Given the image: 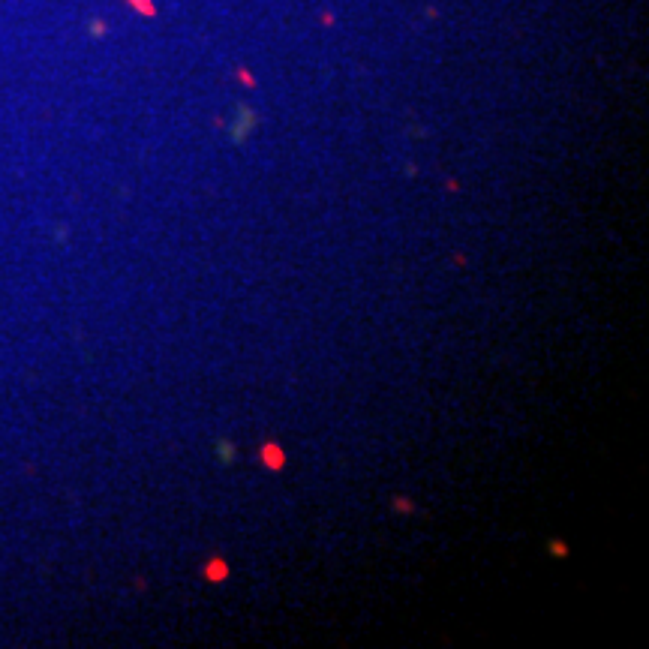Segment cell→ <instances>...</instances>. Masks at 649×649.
Masks as SVG:
<instances>
[{
  "label": "cell",
  "mask_w": 649,
  "mask_h": 649,
  "mask_svg": "<svg viewBox=\"0 0 649 649\" xmlns=\"http://www.w3.org/2000/svg\"><path fill=\"white\" fill-rule=\"evenodd\" d=\"M265 463H268L271 469H280V466H283V454H280L277 445H268V448H265Z\"/></svg>",
  "instance_id": "6da1fadb"
}]
</instances>
